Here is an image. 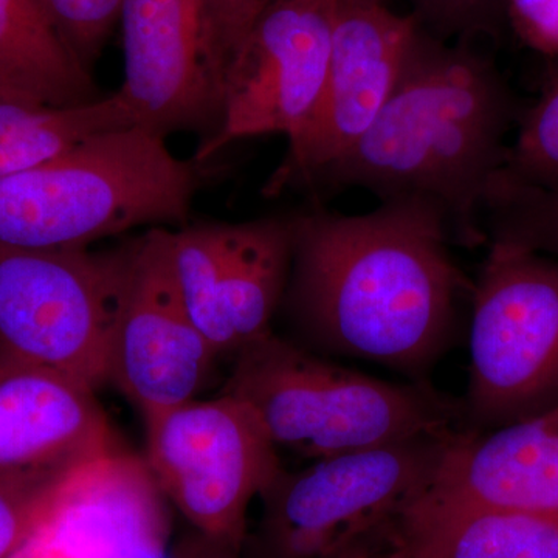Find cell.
I'll use <instances>...</instances> for the list:
<instances>
[{
  "label": "cell",
  "mask_w": 558,
  "mask_h": 558,
  "mask_svg": "<svg viewBox=\"0 0 558 558\" xmlns=\"http://www.w3.org/2000/svg\"><path fill=\"white\" fill-rule=\"evenodd\" d=\"M451 242L449 219L428 202H380L365 215L293 213L278 312L288 339L326 357L429 381L457 340L462 299L473 290Z\"/></svg>",
  "instance_id": "6da1fadb"
},
{
  "label": "cell",
  "mask_w": 558,
  "mask_h": 558,
  "mask_svg": "<svg viewBox=\"0 0 558 558\" xmlns=\"http://www.w3.org/2000/svg\"><path fill=\"white\" fill-rule=\"evenodd\" d=\"M524 106L472 43L447 46L421 27L391 97L363 137L310 190H366L422 201L449 219L454 242L486 247L484 197L505 167Z\"/></svg>",
  "instance_id": "7a4b0ae2"
},
{
  "label": "cell",
  "mask_w": 558,
  "mask_h": 558,
  "mask_svg": "<svg viewBox=\"0 0 558 558\" xmlns=\"http://www.w3.org/2000/svg\"><path fill=\"white\" fill-rule=\"evenodd\" d=\"M202 167L140 126L95 135L0 179V244L89 248L134 230L180 229L189 223Z\"/></svg>",
  "instance_id": "3957f363"
},
{
  "label": "cell",
  "mask_w": 558,
  "mask_h": 558,
  "mask_svg": "<svg viewBox=\"0 0 558 558\" xmlns=\"http://www.w3.org/2000/svg\"><path fill=\"white\" fill-rule=\"evenodd\" d=\"M223 395L252 407L275 446L322 461L462 433L461 403L432 381H388L270 332L233 359Z\"/></svg>",
  "instance_id": "277c9868"
},
{
  "label": "cell",
  "mask_w": 558,
  "mask_h": 558,
  "mask_svg": "<svg viewBox=\"0 0 558 558\" xmlns=\"http://www.w3.org/2000/svg\"><path fill=\"white\" fill-rule=\"evenodd\" d=\"M470 300L462 433L495 432L558 409V259L487 244Z\"/></svg>",
  "instance_id": "5b68a950"
},
{
  "label": "cell",
  "mask_w": 558,
  "mask_h": 558,
  "mask_svg": "<svg viewBox=\"0 0 558 558\" xmlns=\"http://www.w3.org/2000/svg\"><path fill=\"white\" fill-rule=\"evenodd\" d=\"M459 435L422 436L322 459L296 472L282 469L260 495L256 558L339 556L427 494Z\"/></svg>",
  "instance_id": "8992f818"
},
{
  "label": "cell",
  "mask_w": 558,
  "mask_h": 558,
  "mask_svg": "<svg viewBox=\"0 0 558 558\" xmlns=\"http://www.w3.org/2000/svg\"><path fill=\"white\" fill-rule=\"evenodd\" d=\"M124 244L24 248L0 244V362L109 384Z\"/></svg>",
  "instance_id": "52a82bcc"
},
{
  "label": "cell",
  "mask_w": 558,
  "mask_h": 558,
  "mask_svg": "<svg viewBox=\"0 0 558 558\" xmlns=\"http://www.w3.org/2000/svg\"><path fill=\"white\" fill-rule=\"evenodd\" d=\"M143 418L154 484L196 532L244 549L250 505L282 470L258 414L222 392Z\"/></svg>",
  "instance_id": "ba28073f"
},
{
  "label": "cell",
  "mask_w": 558,
  "mask_h": 558,
  "mask_svg": "<svg viewBox=\"0 0 558 558\" xmlns=\"http://www.w3.org/2000/svg\"><path fill=\"white\" fill-rule=\"evenodd\" d=\"M123 244L109 384L146 417L196 399L219 357L180 293L171 230H146Z\"/></svg>",
  "instance_id": "9c48e42d"
},
{
  "label": "cell",
  "mask_w": 558,
  "mask_h": 558,
  "mask_svg": "<svg viewBox=\"0 0 558 558\" xmlns=\"http://www.w3.org/2000/svg\"><path fill=\"white\" fill-rule=\"evenodd\" d=\"M171 255L191 318L219 359L274 332L292 258V215L189 222L171 230Z\"/></svg>",
  "instance_id": "30bf717a"
},
{
  "label": "cell",
  "mask_w": 558,
  "mask_h": 558,
  "mask_svg": "<svg viewBox=\"0 0 558 558\" xmlns=\"http://www.w3.org/2000/svg\"><path fill=\"white\" fill-rule=\"evenodd\" d=\"M333 5L271 0L223 70L219 130L194 160L205 165L240 140L299 137L325 89Z\"/></svg>",
  "instance_id": "8fae6325"
},
{
  "label": "cell",
  "mask_w": 558,
  "mask_h": 558,
  "mask_svg": "<svg viewBox=\"0 0 558 558\" xmlns=\"http://www.w3.org/2000/svg\"><path fill=\"white\" fill-rule=\"evenodd\" d=\"M418 31L413 14H398L384 0H337L322 98L264 193L310 190L363 137L391 97Z\"/></svg>",
  "instance_id": "7c38bea8"
},
{
  "label": "cell",
  "mask_w": 558,
  "mask_h": 558,
  "mask_svg": "<svg viewBox=\"0 0 558 558\" xmlns=\"http://www.w3.org/2000/svg\"><path fill=\"white\" fill-rule=\"evenodd\" d=\"M124 81L117 94L135 126L167 138L199 132L222 116V65L209 39L204 0H123Z\"/></svg>",
  "instance_id": "4fadbf2b"
},
{
  "label": "cell",
  "mask_w": 558,
  "mask_h": 558,
  "mask_svg": "<svg viewBox=\"0 0 558 558\" xmlns=\"http://www.w3.org/2000/svg\"><path fill=\"white\" fill-rule=\"evenodd\" d=\"M112 454L95 389L58 371L0 362V478L69 481Z\"/></svg>",
  "instance_id": "5bb4252c"
},
{
  "label": "cell",
  "mask_w": 558,
  "mask_h": 558,
  "mask_svg": "<svg viewBox=\"0 0 558 558\" xmlns=\"http://www.w3.org/2000/svg\"><path fill=\"white\" fill-rule=\"evenodd\" d=\"M428 497L558 521V409L450 444Z\"/></svg>",
  "instance_id": "9a60e30c"
},
{
  "label": "cell",
  "mask_w": 558,
  "mask_h": 558,
  "mask_svg": "<svg viewBox=\"0 0 558 558\" xmlns=\"http://www.w3.org/2000/svg\"><path fill=\"white\" fill-rule=\"evenodd\" d=\"M101 97L47 0H0V100L69 108Z\"/></svg>",
  "instance_id": "2e32d148"
},
{
  "label": "cell",
  "mask_w": 558,
  "mask_h": 558,
  "mask_svg": "<svg viewBox=\"0 0 558 558\" xmlns=\"http://www.w3.org/2000/svg\"><path fill=\"white\" fill-rule=\"evenodd\" d=\"M409 558H558V521L515 510L417 499L398 519Z\"/></svg>",
  "instance_id": "e0dca14e"
},
{
  "label": "cell",
  "mask_w": 558,
  "mask_h": 558,
  "mask_svg": "<svg viewBox=\"0 0 558 558\" xmlns=\"http://www.w3.org/2000/svg\"><path fill=\"white\" fill-rule=\"evenodd\" d=\"M135 126L117 92L69 108H31L0 100V179L32 170L95 135Z\"/></svg>",
  "instance_id": "ac0fdd59"
},
{
  "label": "cell",
  "mask_w": 558,
  "mask_h": 558,
  "mask_svg": "<svg viewBox=\"0 0 558 558\" xmlns=\"http://www.w3.org/2000/svg\"><path fill=\"white\" fill-rule=\"evenodd\" d=\"M481 226L487 244L512 245L558 259V189L529 185L499 170L484 197Z\"/></svg>",
  "instance_id": "d6986e66"
},
{
  "label": "cell",
  "mask_w": 558,
  "mask_h": 558,
  "mask_svg": "<svg viewBox=\"0 0 558 558\" xmlns=\"http://www.w3.org/2000/svg\"><path fill=\"white\" fill-rule=\"evenodd\" d=\"M501 172L529 185L558 189V64L538 100L524 106Z\"/></svg>",
  "instance_id": "ffe728a7"
},
{
  "label": "cell",
  "mask_w": 558,
  "mask_h": 558,
  "mask_svg": "<svg viewBox=\"0 0 558 558\" xmlns=\"http://www.w3.org/2000/svg\"><path fill=\"white\" fill-rule=\"evenodd\" d=\"M80 476L53 483L0 478V558H13L24 548Z\"/></svg>",
  "instance_id": "44dd1931"
},
{
  "label": "cell",
  "mask_w": 558,
  "mask_h": 558,
  "mask_svg": "<svg viewBox=\"0 0 558 558\" xmlns=\"http://www.w3.org/2000/svg\"><path fill=\"white\" fill-rule=\"evenodd\" d=\"M424 31L436 38L472 43L476 36L498 39L506 25L505 0H410Z\"/></svg>",
  "instance_id": "7402d4cb"
},
{
  "label": "cell",
  "mask_w": 558,
  "mask_h": 558,
  "mask_svg": "<svg viewBox=\"0 0 558 558\" xmlns=\"http://www.w3.org/2000/svg\"><path fill=\"white\" fill-rule=\"evenodd\" d=\"M62 35L87 69L100 58L119 25L123 0H47Z\"/></svg>",
  "instance_id": "603a6c76"
},
{
  "label": "cell",
  "mask_w": 558,
  "mask_h": 558,
  "mask_svg": "<svg viewBox=\"0 0 558 558\" xmlns=\"http://www.w3.org/2000/svg\"><path fill=\"white\" fill-rule=\"evenodd\" d=\"M271 0H204L213 50L226 70L230 58Z\"/></svg>",
  "instance_id": "cb8c5ba5"
},
{
  "label": "cell",
  "mask_w": 558,
  "mask_h": 558,
  "mask_svg": "<svg viewBox=\"0 0 558 558\" xmlns=\"http://www.w3.org/2000/svg\"><path fill=\"white\" fill-rule=\"evenodd\" d=\"M505 14L524 46L558 64V0H505Z\"/></svg>",
  "instance_id": "d4e9b609"
},
{
  "label": "cell",
  "mask_w": 558,
  "mask_h": 558,
  "mask_svg": "<svg viewBox=\"0 0 558 558\" xmlns=\"http://www.w3.org/2000/svg\"><path fill=\"white\" fill-rule=\"evenodd\" d=\"M333 558H409L398 532V519L352 543Z\"/></svg>",
  "instance_id": "484cf974"
},
{
  "label": "cell",
  "mask_w": 558,
  "mask_h": 558,
  "mask_svg": "<svg viewBox=\"0 0 558 558\" xmlns=\"http://www.w3.org/2000/svg\"><path fill=\"white\" fill-rule=\"evenodd\" d=\"M174 558H245L242 549L233 548L226 543L205 537L196 532L194 537L186 539L175 553Z\"/></svg>",
  "instance_id": "4316f807"
},
{
  "label": "cell",
  "mask_w": 558,
  "mask_h": 558,
  "mask_svg": "<svg viewBox=\"0 0 558 558\" xmlns=\"http://www.w3.org/2000/svg\"><path fill=\"white\" fill-rule=\"evenodd\" d=\"M295 2H337V0H295ZM388 2V0H384Z\"/></svg>",
  "instance_id": "83f0119b"
}]
</instances>
